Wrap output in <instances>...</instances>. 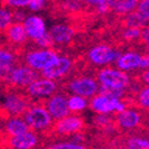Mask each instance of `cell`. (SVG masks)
<instances>
[{
    "label": "cell",
    "instance_id": "obj_24",
    "mask_svg": "<svg viewBox=\"0 0 149 149\" xmlns=\"http://www.w3.org/2000/svg\"><path fill=\"white\" fill-rule=\"evenodd\" d=\"M125 147L130 149H149V139L139 135L129 136L125 141Z\"/></svg>",
    "mask_w": 149,
    "mask_h": 149
},
{
    "label": "cell",
    "instance_id": "obj_25",
    "mask_svg": "<svg viewBox=\"0 0 149 149\" xmlns=\"http://www.w3.org/2000/svg\"><path fill=\"white\" fill-rule=\"evenodd\" d=\"M148 20H146L139 12H131V15L127 17V24L129 28H139L142 29Z\"/></svg>",
    "mask_w": 149,
    "mask_h": 149
},
{
    "label": "cell",
    "instance_id": "obj_10",
    "mask_svg": "<svg viewBox=\"0 0 149 149\" xmlns=\"http://www.w3.org/2000/svg\"><path fill=\"white\" fill-rule=\"evenodd\" d=\"M3 142L6 149H36L41 143V137L37 132L30 130L15 137H6Z\"/></svg>",
    "mask_w": 149,
    "mask_h": 149
},
{
    "label": "cell",
    "instance_id": "obj_3",
    "mask_svg": "<svg viewBox=\"0 0 149 149\" xmlns=\"http://www.w3.org/2000/svg\"><path fill=\"white\" fill-rule=\"evenodd\" d=\"M98 81L99 85L105 86V87L115 90H125L130 84V78L125 72H122L119 69L105 68L98 73Z\"/></svg>",
    "mask_w": 149,
    "mask_h": 149
},
{
    "label": "cell",
    "instance_id": "obj_14",
    "mask_svg": "<svg viewBox=\"0 0 149 149\" xmlns=\"http://www.w3.org/2000/svg\"><path fill=\"white\" fill-rule=\"evenodd\" d=\"M1 129L4 137H15V136L30 131V128L24 117H6L3 120Z\"/></svg>",
    "mask_w": 149,
    "mask_h": 149
},
{
    "label": "cell",
    "instance_id": "obj_15",
    "mask_svg": "<svg viewBox=\"0 0 149 149\" xmlns=\"http://www.w3.org/2000/svg\"><path fill=\"white\" fill-rule=\"evenodd\" d=\"M70 66H72V61L66 56H61L57 58V61L52 67H49L48 69L41 72V74L43 78L49 79V80L61 79L62 77L68 73V70L70 69Z\"/></svg>",
    "mask_w": 149,
    "mask_h": 149
},
{
    "label": "cell",
    "instance_id": "obj_27",
    "mask_svg": "<svg viewBox=\"0 0 149 149\" xmlns=\"http://www.w3.org/2000/svg\"><path fill=\"white\" fill-rule=\"evenodd\" d=\"M136 100H137V105L141 109L149 110V86H146L137 93Z\"/></svg>",
    "mask_w": 149,
    "mask_h": 149
},
{
    "label": "cell",
    "instance_id": "obj_22",
    "mask_svg": "<svg viewBox=\"0 0 149 149\" xmlns=\"http://www.w3.org/2000/svg\"><path fill=\"white\" fill-rule=\"evenodd\" d=\"M45 149H87V147H86V144H79L73 142L69 139H63L48 143Z\"/></svg>",
    "mask_w": 149,
    "mask_h": 149
},
{
    "label": "cell",
    "instance_id": "obj_36",
    "mask_svg": "<svg viewBox=\"0 0 149 149\" xmlns=\"http://www.w3.org/2000/svg\"><path fill=\"white\" fill-rule=\"evenodd\" d=\"M141 38H142L147 44H149V25H148V26H144V28L142 29Z\"/></svg>",
    "mask_w": 149,
    "mask_h": 149
},
{
    "label": "cell",
    "instance_id": "obj_19",
    "mask_svg": "<svg viewBox=\"0 0 149 149\" xmlns=\"http://www.w3.org/2000/svg\"><path fill=\"white\" fill-rule=\"evenodd\" d=\"M139 0H107L109 8L118 13H128L132 12L136 6H139Z\"/></svg>",
    "mask_w": 149,
    "mask_h": 149
},
{
    "label": "cell",
    "instance_id": "obj_16",
    "mask_svg": "<svg viewBox=\"0 0 149 149\" xmlns=\"http://www.w3.org/2000/svg\"><path fill=\"white\" fill-rule=\"evenodd\" d=\"M23 25H24V28H25V31H26L28 36L31 37V38L35 40V41L42 38V37L47 33L44 20L38 16L28 17L25 20H24Z\"/></svg>",
    "mask_w": 149,
    "mask_h": 149
},
{
    "label": "cell",
    "instance_id": "obj_38",
    "mask_svg": "<svg viewBox=\"0 0 149 149\" xmlns=\"http://www.w3.org/2000/svg\"><path fill=\"white\" fill-rule=\"evenodd\" d=\"M142 81H143L147 86H149V69H147V70L142 74Z\"/></svg>",
    "mask_w": 149,
    "mask_h": 149
},
{
    "label": "cell",
    "instance_id": "obj_37",
    "mask_svg": "<svg viewBox=\"0 0 149 149\" xmlns=\"http://www.w3.org/2000/svg\"><path fill=\"white\" fill-rule=\"evenodd\" d=\"M141 68L142 69H149V54H146V55L142 56Z\"/></svg>",
    "mask_w": 149,
    "mask_h": 149
},
{
    "label": "cell",
    "instance_id": "obj_7",
    "mask_svg": "<svg viewBox=\"0 0 149 149\" xmlns=\"http://www.w3.org/2000/svg\"><path fill=\"white\" fill-rule=\"evenodd\" d=\"M57 58H58L57 54L50 50V49L31 52L25 56V61L28 66L35 70H41V72L52 67L57 61Z\"/></svg>",
    "mask_w": 149,
    "mask_h": 149
},
{
    "label": "cell",
    "instance_id": "obj_11",
    "mask_svg": "<svg viewBox=\"0 0 149 149\" xmlns=\"http://www.w3.org/2000/svg\"><path fill=\"white\" fill-rule=\"evenodd\" d=\"M115 123H116V127L123 131H132L141 127L142 115L137 109L128 107L122 113L116 115Z\"/></svg>",
    "mask_w": 149,
    "mask_h": 149
},
{
    "label": "cell",
    "instance_id": "obj_20",
    "mask_svg": "<svg viewBox=\"0 0 149 149\" xmlns=\"http://www.w3.org/2000/svg\"><path fill=\"white\" fill-rule=\"evenodd\" d=\"M68 106L70 113H80L90 107V99H86L79 95H69L68 97Z\"/></svg>",
    "mask_w": 149,
    "mask_h": 149
},
{
    "label": "cell",
    "instance_id": "obj_17",
    "mask_svg": "<svg viewBox=\"0 0 149 149\" xmlns=\"http://www.w3.org/2000/svg\"><path fill=\"white\" fill-rule=\"evenodd\" d=\"M141 62H142V55L137 53H125L120 55V57L116 61L117 69L122 72H129L141 68Z\"/></svg>",
    "mask_w": 149,
    "mask_h": 149
},
{
    "label": "cell",
    "instance_id": "obj_35",
    "mask_svg": "<svg viewBox=\"0 0 149 149\" xmlns=\"http://www.w3.org/2000/svg\"><path fill=\"white\" fill-rule=\"evenodd\" d=\"M45 0H33V1L29 5V8L31 11H40L44 6Z\"/></svg>",
    "mask_w": 149,
    "mask_h": 149
},
{
    "label": "cell",
    "instance_id": "obj_6",
    "mask_svg": "<svg viewBox=\"0 0 149 149\" xmlns=\"http://www.w3.org/2000/svg\"><path fill=\"white\" fill-rule=\"evenodd\" d=\"M4 80H6L13 87L28 88L31 84L38 80V74H37V70L32 69L31 67L20 66L12 69V72Z\"/></svg>",
    "mask_w": 149,
    "mask_h": 149
},
{
    "label": "cell",
    "instance_id": "obj_12",
    "mask_svg": "<svg viewBox=\"0 0 149 149\" xmlns=\"http://www.w3.org/2000/svg\"><path fill=\"white\" fill-rule=\"evenodd\" d=\"M120 99L111 98L103 94H97L90 100V109L95 115H111L117 113Z\"/></svg>",
    "mask_w": 149,
    "mask_h": 149
},
{
    "label": "cell",
    "instance_id": "obj_28",
    "mask_svg": "<svg viewBox=\"0 0 149 149\" xmlns=\"http://www.w3.org/2000/svg\"><path fill=\"white\" fill-rule=\"evenodd\" d=\"M12 15L11 12H8L6 8H1L0 10V29H1L3 31H5L6 29H8L12 24Z\"/></svg>",
    "mask_w": 149,
    "mask_h": 149
},
{
    "label": "cell",
    "instance_id": "obj_29",
    "mask_svg": "<svg viewBox=\"0 0 149 149\" xmlns=\"http://www.w3.org/2000/svg\"><path fill=\"white\" fill-rule=\"evenodd\" d=\"M141 35H142V30L139 28H128L123 32V37L128 41H132V40L139 38V37H141Z\"/></svg>",
    "mask_w": 149,
    "mask_h": 149
},
{
    "label": "cell",
    "instance_id": "obj_13",
    "mask_svg": "<svg viewBox=\"0 0 149 149\" xmlns=\"http://www.w3.org/2000/svg\"><path fill=\"white\" fill-rule=\"evenodd\" d=\"M119 57H120L119 52L105 44H100L92 48L88 53V58L94 65H98V66L109 65L111 62L117 61Z\"/></svg>",
    "mask_w": 149,
    "mask_h": 149
},
{
    "label": "cell",
    "instance_id": "obj_23",
    "mask_svg": "<svg viewBox=\"0 0 149 149\" xmlns=\"http://www.w3.org/2000/svg\"><path fill=\"white\" fill-rule=\"evenodd\" d=\"M13 55L10 52L3 49L1 53H0V67H1V77L3 79H5L8 74L12 72V63H13Z\"/></svg>",
    "mask_w": 149,
    "mask_h": 149
},
{
    "label": "cell",
    "instance_id": "obj_39",
    "mask_svg": "<svg viewBox=\"0 0 149 149\" xmlns=\"http://www.w3.org/2000/svg\"><path fill=\"white\" fill-rule=\"evenodd\" d=\"M115 125H116V124H111V125H109L107 128H105L103 131H104L106 135H111V132H115V130H116Z\"/></svg>",
    "mask_w": 149,
    "mask_h": 149
},
{
    "label": "cell",
    "instance_id": "obj_8",
    "mask_svg": "<svg viewBox=\"0 0 149 149\" xmlns=\"http://www.w3.org/2000/svg\"><path fill=\"white\" fill-rule=\"evenodd\" d=\"M44 106L47 107L48 112L50 113L55 122L63 119L70 115L68 106V97L65 93H55L48 100H45Z\"/></svg>",
    "mask_w": 149,
    "mask_h": 149
},
{
    "label": "cell",
    "instance_id": "obj_26",
    "mask_svg": "<svg viewBox=\"0 0 149 149\" xmlns=\"http://www.w3.org/2000/svg\"><path fill=\"white\" fill-rule=\"evenodd\" d=\"M92 123H93L94 127L104 130L109 125L113 124V119L110 115H95L93 117V119H92Z\"/></svg>",
    "mask_w": 149,
    "mask_h": 149
},
{
    "label": "cell",
    "instance_id": "obj_40",
    "mask_svg": "<svg viewBox=\"0 0 149 149\" xmlns=\"http://www.w3.org/2000/svg\"><path fill=\"white\" fill-rule=\"evenodd\" d=\"M146 50H147V53L149 54V44H147V48H146Z\"/></svg>",
    "mask_w": 149,
    "mask_h": 149
},
{
    "label": "cell",
    "instance_id": "obj_18",
    "mask_svg": "<svg viewBox=\"0 0 149 149\" xmlns=\"http://www.w3.org/2000/svg\"><path fill=\"white\" fill-rule=\"evenodd\" d=\"M52 38L54 40L55 43H60V44H65L68 43L74 36V30L68 26L65 25V24H56V25H53L50 31Z\"/></svg>",
    "mask_w": 149,
    "mask_h": 149
},
{
    "label": "cell",
    "instance_id": "obj_33",
    "mask_svg": "<svg viewBox=\"0 0 149 149\" xmlns=\"http://www.w3.org/2000/svg\"><path fill=\"white\" fill-rule=\"evenodd\" d=\"M33 0H6V3L8 6H12V7H25L31 4Z\"/></svg>",
    "mask_w": 149,
    "mask_h": 149
},
{
    "label": "cell",
    "instance_id": "obj_9",
    "mask_svg": "<svg viewBox=\"0 0 149 149\" xmlns=\"http://www.w3.org/2000/svg\"><path fill=\"white\" fill-rule=\"evenodd\" d=\"M57 84L54 80L49 79H38L31 84L26 88V93L30 98L35 100H48L50 97L56 93Z\"/></svg>",
    "mask_w": 149,
    "mask_h": 149
},
{
    "label": "cell",
    "instance_id": "obj_31",
    "mask_svg": "<svg viewBox=\"0 0 149 149\" xmlns=\"http://www.w3.org/2000/svg\"><path fill=\"white\" fill-rule=\"evenodd\" d=\"M36 43L38 44V45H41V47H43V48H49V47H52L55 42H54V40L52 38V36H50V33L49 32H47L42 38H40V40H37L36 41Z\"/></svg>",
    "mask_w": 149,
    "mask_h": 149
},
{
    "label": "cell",
    "instance_id": "obj_32",
    "mask_svg": "<svg viewBox=\"0 0 149 149\" xmlns=\"http://www.w3.org/2000/svg\"><path fill=\"white\" fill-rule=\"evenodd\" d=\"M86 3H88L91 5H94L98 7V10L100 12H105L109 10V5H107V0H85Z\"/></svg>",
    "mask_w": 149,
    "mask_h": 149
},
{
    "label": "cell",
    "instance_id": "obj_30",
    "mask_svg": "<svg viewBox=\"0 0 149 149\" xmlns=\"http://www.w3.org/2000/svg\"><path fill=\"white\" fill-rule=\"evenodd\" d=\"M137 12L146 20H149V0H141Z\"/></svg>",
    "mask_w": 149,
    "mask_h": 149
},
{
    "label": "cell",
    "instance_id": "obj_41",
    "mask_svg": "<svg viewBox=\"0 0 149 149\" xmlns=\"http://www.w3.org/2000/svg\"><path fill=\"white\" fill-rule=\"evenodd\" d=\"M147 137L149 139V129H148V131H147Z\"/></svg>",
    "mask_w": 149,
    "mask_h": 149
},
{
    "label": "cell",
    "instance_id": "obj_21",
    "mask_svg": "<svg viewBox=\"0 0 149 149\" xmlns=\"http://www.w3.org/2000/svg\"><path fill=\"white\" fill-rule=\"evenodd\" d=\"M7 37L15 43H20V42H24L26 38V31H25V28H24L23 24H12V25L7 29Z\"/></svg>",
    "mask_w": 149,
    "mask_h": 149
},
{
    "label": "cell",
    "instance_id": "obj_1",
    "mask_svg": "<svg viewBox=\"0 0 149 149\" xmlns=\"http://www.w3.org/2000/svg\"><path fill=\"white\" fill-rule=\"evenodd\" d=\"M23 117L28 123L30 130L37 132L38 135L53 130L55 124V120L48 112L47 107L42 104H32Z\"/></svg>",
    "mask_w": 149,
    "mask_h": 149
},
{
    "label": "cell",
    "instance_id": "obj_2",
    "mask_svg": "<svg viewBox=\"0 0 149 149\" xmlns=\"http://www.w3.org/2000/svg\"><path fill=\"white\" fill-rule=\"evenodd\" d=\"M31 105L25 95L16 91L6 92L3 98V110L7 117H23Z\"/></svg>",
    "mask_w": 149,
    "mask_h": 149
},
{
    "label": "cell",
    "instance_id": "obj_42",
    "mask_svg": "<svg viewBox=\"0 0 149 149\" xmlns=\"http://www.w3.org/2000/svg\"><path fill=\"white\" fill-rule=\"evenodd\" d=\"M122 149H130V148H127V147H124V148H122Z\"/></svg>",
    "mask_w": 149,
    "mask_h": 149
},
{
    "label": "cell",
    "instance_id": "obj_34",
    "mask_svg": "<svg viewBox=\"0 0 149 149\" xmlns=\"http://www.w3.org/2000/svg\"><path fill=\"white\" fill-rule=\"evenodd\" d=\"M69 140L73 141V142H75V143H79V144H85V143H86V140H87V137H86L85 132L81 131V132L74 134L73 136H70Z\"/></svg>",
    "mask_w": 149,
    "mask_h": 149
},
{
    "label": "cell",
    "instance_id": "obj_5",
    "mask_svg": "<svg viewBox=\"0 0 149 149\" xmlns=\"http://www.w3.org/2000/svg\"><path fill=\"white\" fill-rule=\"evenodd\" d=\"M85 129V120L79 115H69L68 117L57 120L54 124L53 132L58 137L69 139L74 134L81 132Z\"/></svg>",
    "mask_w": 149,
    "mask_h": 149
},
{
    "label": "cell",
    "instance_id": "obj_4",
    "mask_svg": "<svg viewBox=\"0 0 149 149\" xmlns=\"http://www.w3.org/2000/svg\"><path fill=\"white\" fill-rule=\"evenodd\" d=\"M99 87H100V85L98 84V81L88 77L75 78L67 86V88L72 95L84 97L86 99H90V100L98 94Z\"/></svg>",
    "mask_w": 149,
    "mask_h": 149
}]
</instances>
